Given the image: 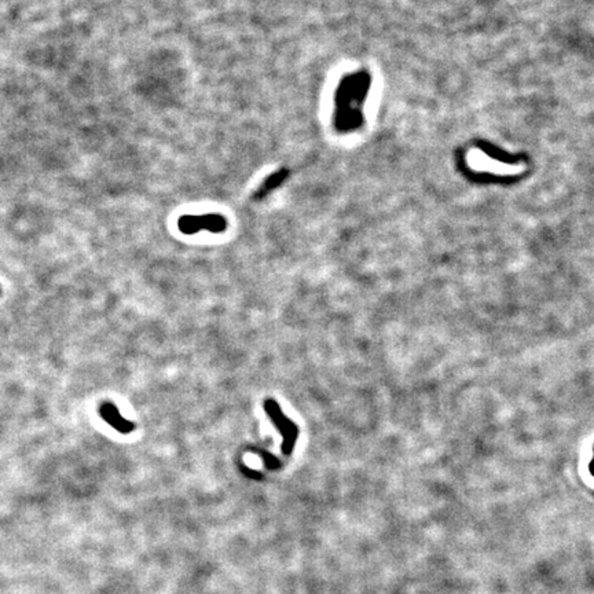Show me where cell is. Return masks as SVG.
I'll list each match as a JSON object with an SVG mask.
<instances>
[{"label":"cell","mask_w":594,"mask_h":594,"mask_svg":"<svg viewBox=\"0 0 594 594\" xmlns=\"http://www.w3.org/2000/svg\"><path fill=\"white\" fill-rule=\"evenodd\" d=\"M178 227L183 234H195L201 230H208L211 233H223L227 227V222L220 215H201L182 216L178 222Z\"/></svg>","instance_id":"cell-3"},{"label":"cell","mask_w":594,"mask_h":594,"mask_svg":"<svg viewBox=\"0 0 594 594\" xmlns=\"http://www.w3.org/2000/svg\"><path fill=\"white\" fill-rule=\"evenodd\" d=\"M99 414L105 423H108L110 427H113L120 433L127 435V433H131L132 431H135V424L128 421L127 418H124L115 403H110V402L102 403L99 406Z\"/></svg>","instance_id":"cell-4"},{"label":"cell","mask_w":594,"mask_h":594,"mask_svg":"<svg viewBox=\"0 0 594 594\" xmlns=\"http://www.w3.org/2000/svg\"><path fill=\"white\" fill-rule=\"evenodd\" d=\"M287 171L286 169H282V171H279V172H276V174H272L261 186H260V189L257 190V193L254 194V198L256 200H259V198H263L264 195H267L270 191H272L274 189H276L286 178H287Z\"/></svg>","instance_id":"cell-5"},{"label":"cell","mask_w":594,"mask_h":594,"mask_svg":"<svg viewBox=\"0 0 594 594\" xmlns=\"http://www.w3.org/2000/svg\"><path fill=\"white\" fill-rule=\"evenodd\" d=\"M589 471H590V473L594 476V447H593V458H591V461H590V464H589Z\"/></svg>","instance_id":"cell-6"},{"label":"cell","mask_w":594,"mask_h":594,"mask_svg":"<svg viewBox=\"0 0 594 594\" xmlns=\"http://www.w3.org/2000/svg\"><path fill=\"white\" fill-rule=\"evenodd\" d=\"M264 410L282 435V454L290 455L294 449L296 440L299 438V428L287 417L283 416L279 405L274 399H267L264 402Z\"/></svg>","instance_id":"cell-2"},{"label":"cell","mask_w":594,"mask_h":594,"mask_svg":"<svg viewBox=\"0 0 594 594\" xmlns=\"http://www.w3.org/2000/svg\"><path fill=\"white\" fill-rule=\"evenodd\" d=\"M466 163L471 169L476 172H487L495 175H519L525 171V165L521 164H505L502 161L488 157L487 153L475 147L466 154Z\"/></svg>","instance_id":"cell-1"}]
</instances>
